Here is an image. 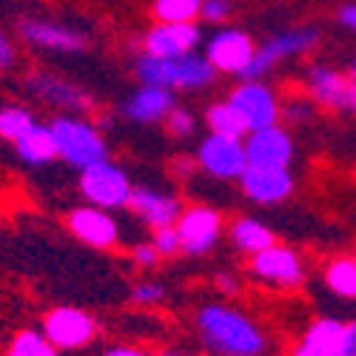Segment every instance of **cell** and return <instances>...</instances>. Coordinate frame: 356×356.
I'll return each mask as SVG.
<instances>
[{
  "label": "cell",
  "instance_id": "7c38bea8",
  "mask_svg": "<svg viewBox=\"0 0 356 356\" xmlns=\"http://www.w3.org/2000/svg\"><path fill=\"white\" fill-rule=\"evenodd\" d=\"M243 191L262 205L282 202L293 191V180L288 168H268V165H248L243 171Z\"/></svg>",
  "mask_w": 356,
  "mask_h": 356
},
{
  "label": "cell",
  "instance_id": "60d3db41",
  "mask_svg": "<svg viewBox=\"0 0 356 356\" xmlns=\"http://www.w3.org/2000/svg\"><path fill=\"white\" fill-rule=\"evenodd\" d=\"M350 77H353V80H356V63H353V66H350Z\"/></svg>",
  "mask_w": 356,
  "mask_h": 356
},
{
  "label": "cell",
  "instance_id": "836d02e7",
  "mask_svg": "<svg viewBox=\"0 0 356 356\" xmlns=\"http://www.w3.org/2000/svg\"><path fill=\"white\" fill-rule=\"evenodd\" d=\"M337 356H356V319L345 322V331H342V342L337 348Z\"/></svg>",
  "mask_w": 356,
  "mask_h": 356
},
{
  "label": "cell",
  "instance_id": "9a60e30c",
  "mask_svg": "<svg viewBox=\"0 0 356 356\" xmlns=\"http://www.w3.org/2000/svg\"><path fill=\"white\" fill-rule=\"evenodd\" d=\"M200 40V29L191 23H160L145 35V51L154 57H183Z\"/></svg>",
  "mask_w": 356,
  "mask_h": 356
},
{
  "label": "cell",
  "instance_id": "44dd1931",
  "mask_svg": "<svg viewBox=\"0 0 356 356\" xmlns=\"http://www.w3.org/2000/svg\"><path fill=\"white\" fill-rule=\"evenodd\" d=\"M15 148L29 165H46L57 157V140H54L51 126H38L35 123L15 143Z\"/></svg>",
  "mask_w": 356,
  "mask_h": 356
},
{
  "label": "cell",
  "instance_id": "f35d334b",
  "mask_svg": "<svg viewBox=\"0 0 356 356\" xmlns=\"http://www.w3.org/2000/svg\"><path fill=\"white\" fill-rule=\"evenodd\" d=\"M339 20H342L345 26L356 29V3H353V6H345V9L339 12Z\"/></svg>",
  "mask_w": 356,
  "mask_h": 356
},
{
  "label": "cell",
  "instance_id": "4dcf8cb0",
  "mask_svg": "<svg viewBox=\"0 0 356 356\" xmlns=\"http://www.w3.org/2000/svg\"><path fill=\"white\" fill-rule=\"evenodd\" d=\"M131 259L140 265V268H154V265L163 259L160 251L154 248V243H140L131 248Z\"/></svg>",
  "mask_w": 356,
  "mask_h": 356
},
{
  "label": "cell",
  "instance_id": "8fae6325",
  "mask_svg": "<svg viewBox=\"0 0 356 356\" xmlns=\"http://www.w3.org/2000/svg\"><path fill=\"white\" fill-rule=\"evenodd\" d=\"M254 54H257V49L251 43V38L243 32H234V29L214 35L209 43V60L214 63V69L231 72V74H243L251 66Z\"/></svg>",
  "mask_w": 356,
  "mask_h": 356
},
{
  "label": "cell",
  "instance_id": "8d00e7d4",
  "mask_svg": "<svg viewBox=\"0 0 356 356\" xmlns=\"http://www.w3.org/2000/svg\"><path fill=\"white\" fill-rule=\"evenodd\" d=\"M217 288H220L222 293H236V288H240V285H236V280H234V277L220 274V277H217Z\"/></svg>",
  "mask_w": 356,
  "mask_h": 356
},
{
  "label": "cell",
  "instance_id": "1f68e13d",
  "mask_svg": "<svg viewBox=\"0 0 356 356\" xmlns=\"http://www.w3.org/2000/svg\"><path fill=\"white\" fill-rule=\"evenodd\" d=\"M168 131L171 134H177V137H186V134H191L194 131V117L188 114V111H171L168 114Z\"/></svg>",
  "mask_w": 356,
  "mask_h": 356
},
{
  "label": "cell",
  "instance_id": "ffe728a7",
  "mask_svg": "<svg viewBox=\"0 0 356 356\" xmlns=\"http://www.w3.org/2000/svg\"><path fill=\"white\" fill-rule=\"evenodd\" d=\"M171 111H174V97L168 88L160 86H143L126 106V117L134 123H154L168 117Z\"/></svg>",
  "mask_w": 356,
  "mask_h": 356
},
{
  "label": "cell",
  "instance_id": "4fadbf2b",
  "mask_svg": "<svg viewBox=\"0 0 356 356\" xmlns=\"http://www.w3.org/2000/svg\"><path fill=\"white\" fill-rule=\"evenodd\" d=\"M69 231L77 236L80 243L92 245V248H114L117 245V222L106 214V209H74L66 220Z\"/></svg>",
  "mask_w": 356,
  "mask_h": 356
},
{
  "label": "cell",
  "instance_id": "8992f818",
  "mask_svg": "<svg viewBox=\"0 0 356 356\" xmlns=\"http://www.w3.org/2000/svg\"><path fill=\"white\" fill-rule=\"evenodd\" d=\"M251 277L259 282H268L274 288H296L305 280V265L293 248L288 245H271L251 257Z\"/></svg>",
  "mask_w": 356,
  "mask_h": 356
},
{
  "label": "cell",
  "instance_id": "2e32d148",
  "mask_svg": "<svg viewBox=\"0 0 356 356\" xmlns=\"http://www.w3.org/2000/svg\"><path fill=\"white\" fill-rule=\"evenodd\" d=\"M308 86H311V95L325 103V106H334V108H348L356 114V80L342 77L331 69H322L316 66L308 74Z\"/></svg>",
  "mask_w": 356,
  "mask_h": 356
},
{
  "label": "cell",
  "instance_id": "7a4b0ae2",
  "mask_svg": "<svg viewBox=\"0 0 356 356\" xmlns=\"http://www.w3.org/2000/svg\"><path fill=\"white\" fill-rule=\"evenodd\" d=\"M214 63L209 57H154L145 54L137 63V74L143 86H160V88H202L214 80Z\"/></svg>",
  "mask_w": 356,
  "mask_h": 356
},
{
  "label": "cell",
  "instance_id": "ab89813d",
  "mask_svg": "<svg viewBox=\"0 0 356 356\" xmlns=\"http://www.w3.org/2000/svg\"><path fill=\"white\" fill-rule=\"evenodd\" d=\"M157 356H188V353H180V350H163V353H157Z\"/></svg>",
  "mask_w": 356,
  "mask_h": 356
},
{
  "label": "cell",
  "instance_id": "9c48e42d",
  "mask_svg": "<svg viewBox=\"0 0 356 356\" xmlns=\"http://www.w3.org/2000/svg\"><path fill=\"white\" fill-rule=\"evenodd\" d=\"M314 43H316V29H291V32H282V35L271 38L268 43H265V46L254 54V60H251V66L243 72V77L254 80V77H259V74L268 72L277 60H282V57L308 51Z\"/></svg>",
  "mask_w": 356,
  "mask_h": 356
},
{
  "label": "cell",
  "instance_id": "5bb4252c",
  "mask_svg": "<svg viewBox=\"0 0 356 356\" xmlns=\"http://www.w3.org/2000/svg\"><path fill=\"white\" fill-rule=\"evenodd\" d=\"M245 154H248V165L288 168V163L293 157V143L282 129L268 126V129H259L251 134V140L245 143Z\"/></svg>",
  "mask_w": 356,
  "mask_h": 356
},
{
  "label": "cell",
  "instance_id": "d590c367",
  "mask_svg": "<svg viewBox=\"0 0 356 356\" xmlns=\"http://www.w3.org/2000/svg\"><path fill=\"white\" fill-rule=\"evenodd\" d=\"M100 356H148V353L140 348H131V345H114V348H106Z\"/></svg>",
  "mask_w": 356,
  "mask_h": 356
},
{
  "label": "cell",
  "instance_id": "484cf974",
  "mask_svg": "<svg viewBox=\"0 0 356 356\" xmlns=\"http://www.w3.org/2000/svg\"><path fill=\"white\" fill-rule=\"evenodd\" d=\"M3 356H60V350H57L43 331H32L26 328L20 334H15V339L9 342L6 353Z\"/></svg>",
  "mask_w": 356,
  "mask_h": 356
},
{
  "label": "cell",
  "instance_id": "ac0fdd59",
  "mask_svg": "<svg viewBox=\"0 0 356 356\" xmlns=\"http://www.w3.org/2000/svg\"><path fill=\"white\" fill-rule=\"evenodd\" d=\"M20 35L29 43H35L40 49H51V51H80L86 46V38L80 32L60 23H46V20H23Z\"/></svg>",
  "mask_w": 356,
  "mask_h": 356
},
{
  "label": "cell",
  "instance_id": "ba28073f",
  "mask_svg": "<svg viewBox=\"0 0 356 356\" xmlns=\"http://www.w3.org/2000/svg\"><path fill=\"white\" fill-rule=\"evenodd\" d=\"M200 165L220 177V180H234V177H243V171L248 168V154L245 145L236 137H222V134H211L200 145Z\"/></svg>",
  "mask_w": 356,
  "mask_h": 356
},
{
  "label": "cell",
  "instance_id": "7402d4cb",
  "mask_svg": "<svg viewBox=\"0 0 356 356\" xmlns=\"http://www.w3.org/2000/svg\"><path fill=\"white\" fill-rule=\"evenodd\" d=\"M231 243L240 248V251L251 254V257L259 254V251H265V248H271V245H277L274 231L265 225V222L251 220V217H243V220H236L231 225Z\"/></svg>",
  "mask_w": 356,
  "mask_h": 356
},
{
  "label": "cell",
  "instance_id": "e0dca14e",
  "mask_svg": "<svg viewBox=\"0 0 356 356\" xmlns=\"http://www.w3.org/2000/svg\"><path fill=\"white\" fill-rule=\"evenodd\" d=\"M129 209H134L154 231H157V228H171V225H177V220H180V214H183L180 202H177L174 197L160 194V191H152V188H137V191H131Z\"/></svg>",
  "mask_w": 356,
  "mask_h": 356
},
{
  "label": "cell",
  "instance_id": "d6986e66",
  "mask_svg": "<svg viewBox=\"0 0 356 356\" xmlns=\"http://www.w3.org/2000/svg\"><path fill=\"white\" fill-rule=\"evenodd\" d=\"M342 331H345V322L334 316H322L314 325H308V331L293 345L291 356H337Z\"/></svg>",
  "mask_w": 356,
  "mask_h": 356
},
{
  "label": "cell",
  "instance_id": "e575fe53",
  "mask_svg": "<svg viewBox=\"0 0 356 356\" xmlns=\"http://www.w3.org/2000/svg\"><path fill=\"white\" fill-rule=\"evenodd\" d=\"M285 114L293 117V120H302V117H311V106L305 100H293L285 106Z\"/></svg>",
  "mask_w": 356,
  "mask_h": 356
},
{
  "label": "cell",
  "instance_id": "6da1fadb",
  "mask_svg": "<svg viewBox=\"0 0 356 356\" xmlns=\"http://www.w3.org/2000/svg\"><path fill=\"white\" fill-rule=\"evenodd\" d=\"M197 331L214 356H228V353H243V356H259L268 348V339L259 331V325L236 308L228 305H205L197 314Z\"/></svg>",
  "mask_w": 356,
  "mask_h": 356
},
{
  "label": "cell",
  "instance_id": "277c9868",
  "mask_svg": "<svg viewBox=\"0 0 356 356\" xmlns=\"http://www.w3.org/2000/svg\"><path fill=\"white\" fill-rule=\"evenodd\" d=\"M43 334L57 350H80L95 342L97 319L80 308L60 305L43 316Z\"/></svg>",
  "mask_w": 356,
  "mask_h": 356
},
{
  "label": "cell",
  "instance_id": "f546056e",
  "mask_svg": "<svg viewBox=\"0 0 356 356\" xmlns=\"http://www.w3.org/2000/svg\"><path fill=\"white\" fill-rule=\"evenodd\" d=\"M152 243H154V248L160 251V257L183 254V245H180V234H177V225H171V228H157Z\"/></svg>",
  "mask_w": 356,
  "mask_h": 356
},
{
  "label": "cell",
  "instance_id": "4316f807",
  "mask_svg": "<svg viewBox=\"0 0 356 356\" xmlns=\"http://www.w3.org/2000/svg\"><path fill=\"white\" fill-rule=\"evenodd\" d=\"M205 0H157L154 12L163 23H191L202 12Z\"/></svg>",
  "mask_w": 356,
  "mask_h": 356
},
{
  "label": "cell",
  "instance_id": "3957f363",
  "mask_svg": "<svg viewBox=\"0 0 356 356\" xmlns=\"http://www.w3.org/2000/svg\"><path fill=\"white\" fill-rule=\"evenodd\" d=\"M51 131L57 140V154L69 165L88 168V165L106 160V143L97 134V129H92L88 123L74 120V117H57L51 123Z\"/></svg>",
  "mask_w": 356,
  "mask_h": 356
},
{
  "label": "cell",
  "instance_id": "52a82bcc",
  "mask_svg": "<svg viewBox=\"0 0 356 356\" xmlns=\"http://www.w3.org/2000/svg\"><path fill=\"white\" fill-rule=\"evenodd\" d=\"M222 231V217L214 209H205V205H197V209H188L177 220V234H180V245L183 254L188 257H202L209 254Z\"/></svg>",
  "mask_w": 356,
  "mask_h": 356
},
{
  "label": "cell",
  "instance_id": "d4e9b609",
  "mask_svg": "<svg viewBox=\"0 0 356 356\" xmlns=\"http://www.w3.org/2000/svg\"><path fill=\"white\" fill-rule=\"evenodd\" d=\"M209 126H211V134L236 137V140L251 131L248 123L243 120V114L236 111L231 103H217V106L209 108Z\"/></svg>",
  "mask_w": 356,
  "mask_h": 356
},
{
  "label": "cell",
  "instance_id": "5b68a950",
  "mask_svg": "<svg viewBox=\"0 0 356 356\" xmlns=\"http://www.w3.org/2000/svg\"><path fill=\"white\" fill-rule=\"evenodd\" d=\"M80 191L88 202L100 205V209H120V205H129L131 200V183L126 171L111 165L108 160H100L95 165L83 168Z\"/></svg>",
  "mask_w": 356,
  "mask_h": 356
},
{
  "label": "cell",
  "instance_id": "d6a6232c",
  "mask_svg": "<svg viewBox=\"0 0 356 356\" xmlns=\"http://www.w3.org/2000/svg\"><path fill=\"white\" fill-rule=\"evenodd\" d=\"M231 12H234L231 0H205V3H202V15L209 17V20H214V23L225 20Z\"/></svg>",
  "mask_w": 356,
  "mask_h": 356
},
{
  "label": "cell",
  "instance_id": "83f0119b",
  "mask_svg": "<svg viewBox=\"0 0 356 356\" xmlns=\"http://www.w3.org/2000/svg\"><path fill=\"white\" fill-rule=\"evenodd\" d=\"M35 126V117L20 106H3L0 108V137L17 143L29 129Z\"/></svg>",
  "mask_w": 356,
  "mask_h": 356
},
{
  "label": "cell",
  "instance_id": "b9f144b4",
  "mask_svg": "<svg viewBox=\"0 0 356 356\" xmlns=\"http://www.w3.org/2000/svg\"><path fill=\"white\" fill-rule=\"evenodd\" d=\"M228 356H243V353H228Z\"/></svg>",
  "mask_w": 356,
  "mask_h": 356
},
{
  "label": "cell",
  "instance_id": "30bf717a",
  "mask_svg": "<svg viewBox=\"0 0 356 356\" xmlns=\"http://www.w3.org/2000/svg\"><path fill=\"white\" fill-rule=\"evenodd\" d=\"M228 103L243 114V120L248 123L251 131H259V129L274 126L277 114H280V106H277L274 95H271L265 86H259V83H245V86H240V88H236V92L231 95Z\"/></svg>",
  "mask_w": 356,
  "mask_h": 356
},
{
  "label": "cell",
  "instance_id": "f1b7e54d",
  "mask_svg": "<svg viewBox=\"0 0 356 356\" xmlns=\"http://www.w3.org/2000/svg\"><path fill=\"white\" fill-rule=\"evenodd\" d=\"M165 300V285L163 282H154V280H145V282H137L131 288V302L140 305V308H148V305H157Z\"/></svg>",
  "mask_w": 356,
  "mask_h": 356
},
{
  "label": "cell",
  "instance_id": "603a6c76",
  "mask_svg": "<svg viewBox=\"0 0 356 356\" xmlns=\"http://www.w3.org/2000/svg\"><path fill=\"white\" fill-rule=\"evenodd\" d=\"M325 285L342 300H356V259L337 257L325 265Z\"/></svg>",
  "mask_w": 356,
  "mask_h": 356
},
{
  "label": "cell",
  "instance_id": "74e56055",
  "mask_svg": "<svg viewBox=\"0 0 356 356\" xmlns=\"http://www.w3.org/2000/svg\"><path fill=\"white\" fill-rule=\"evenodd\" d=\"M12 63V46H9V40L0 35V69L3 66H9Z\"/></svg>",
  "mask_w": 356,
  "mask_h": 356
},
{
  "label": "cell",
  "instance_id": "cb8c5ba5",
  "mask_svg": "<svg viewBox=\"0 0 356 356\" xmlns=\"http://www.w3.org/2000/svg\"><path fill=\"white\" fill-rule=\"evenodd\" d=\"M32 86L38 88V95H40V97H46L49 103L63 106V108H83V106H88V100L77 92L74 86H69V83L51 80V77H35Z\"/></svg>",
  "mask_w": 356,
  "mask_h": 356
}]
</instances>
